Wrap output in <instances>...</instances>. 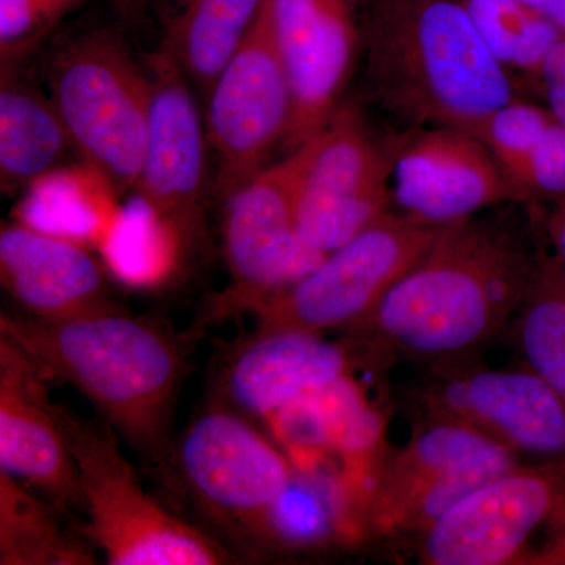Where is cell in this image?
<instances>
[{"instance_id":"obj_1","label":"cell","mask_w":565,"mask_h":565,"mask_svg":"<svg viewBox=\"0 0 565 565\" xmlns=\"http://www.w3.org/2000/svg\"><path fill=\"white\" fill-rule=\"evenodd\" d=\"M539 255L516 226L498 218L441 226L355 330L435 366L457 364L514 321Z\"/></svg>"},{"instance_id":"obj_2","label":"cell","mask_w":565,"mask_h":565,"mask_svg":"<svg viewBox=\"0 0 565 565\" xmlns=\"http://www.w3.org/2000/svg\"><path fill=\"white\" fill-rule=\"evenodd\" d=\"M363 61L367 95L401 128L475 134L526 96L459 0H366Z\"/></svg>"},{"instance_id":"obj_3","label":"cell","mask_w":565,"mask_h":565,"mask_svg":"<svg viewBox=\"0 0 565 565\" xmlns=\"http://www.w3.org/2000/svg\"><path fill=\"white\" fill-rule=\"evenodd\" d=\"M0 333L90 401L103 422L162 475L184 356L158 323L117 305L63 319L0 316Z\"/></svg>"},{"instance_id":"obj_4","label":"cell","mask_w":565,"mask_h":565,"mask_svg":"<svg viewBox=\"0 0 565 565\" xmlns=\"http://www.w3.org/2000/svg\"><path fill=\"white\" fill-rule=\"evenodd\" d=\"M58 423L76 465L82 537L111 565H218L232 555L200 527L172 514L147 493L121 455L107 423L88 422L55 404Z\"/></svg>"},{"instance_id":"obj_5","label":"cell","mask_w":565,"mask_h":565,"mask_svg":"<svg viewBox=\"0 0 565 565\" xmlns=\"http://www.w3.org/2000/svg\"><path fill=\"white\" fill-rule=\"evenodd\" d=\"M47 88L71 143L104 180L136 189L150 128L151 79L117 33L65 41L46 68Z\"/></svg>"},{"instance_id":"obj_6","label":"cell","mask_w":565,"mask_h":565,"mask_svg":"<svg viewBox=\"0 0 565 565\" xmlns=\"http://www.w3.org/2000/svg\"><path fill=\"white\" fill-rule=\"evenodd\" d=\"M440 228L386 214L253 310L256 332L355 330L433 247Z\"/></svg>"},{"instance_id":"obj_7","label":"cell","mask_w":565,"mask_h":565,"mask_svg":"<svg viewBox=\"0 0 565 565\" xmlns=\"http://www.w3.org/2000/svg\"><path fill=\"white\" fill-rule=\"evenodd\" d=\"M523 463L470 424L429 414L411 441L375 473L364 501L379 534H423L465 497Z\"/></svg>"},{"instance_id":"obj_8","label":"cell","mask_w":565,"mask_h":565,"mask_svg":"<svg viewBox=\"0 0 565 565\" xmlns=\"http://www.w3.org/2000/svg\"><path fill=\"white\" fill-rule=\"evenodd\" d=\"M182 482L215 525L266 544L267 525L294 470L280 448L232 404L210 405L174 451Z\"/></svg>"},{"instance_id":"obj_9","label":"cell","mask_w":565,"mask_h":565,"mask_svg":"<svg viewBox=\"0 0 565 565\" xmlns=\"http://www.w3.org/2000/svg\"><path fill=\"white\" fill-rule=\"evenodd\" d=\"M204 128L217 158L215 191L225 199L264 169L291 129V81L275 33L273 0L204 96Z\"/></svg>"},{"instance_id":"obj_10","label":"cell","mask_w":565,"mask_h":565,"mask_svg":"<svg viewBox=\"0 0 565 565\" xmlns=\"http://www.w3.org/2000/svg\"><path fill=\"white\" fill-rule=\"evenodd\" d=\"M300 170L302 151L296 148L223 199V255L232 285L217 300L215 316L255 310L326 258L297 228Z\"/></svg>"},{"instance_id":"obj_11","label":"cell","mask_w":565,"mask_h":565,"mask_svg":"<svg viewBox=\"0 0 565 565\" xmlns=\"http://www.w3.org/2000/svg\"><path fill=\"white\" fill-rule=\"evenodd\" d=\"M386 214L415 225L467 221L523 204L484 141L455 128H401L384 137Z\"/></svg>"},{"instance_id":"obj_12","label":"cell","mask_w":565,"mask_h":565,"mask_svg":"<svg viewBox=\"0 0 565 565\" xmlns=\"http://www.w3.org/2000/svg\"><path fill=\"white\" fill-rule=\"evenodd\" d=\"M297 148L296 222L308 244L337 250L386 215L384 139H375L359 107L341 103Z\"/></svg>"},{"instance_id":"obj_13","label":"cell","mask_w":565,"mask_h":565,"mask_svg":"<svg viewBox=\"0 0 565 565\" xmlns=\"http://www.w3.org/2000/svg\"><path fill=\"white\" fill-rule=\"evenodd\" d=\"M151 79L150 128L136 191L174 234L180 247L204 239L206 128L188 76L169 51L148 66Z\"/></svg>"},{"instance_id":"obj_14","label":"cell","mask_w":565,"mask_h":565,"mask_svg":"<svg viewBox=\"0 0 565 565\" xmlns=\"http://www.w3.org/2000/svg\"><path fill=\"white\" fill-rule=\"evenodd\" d=\"M419 399L433 415L470 424L519 459L565 460V404L533 367L441 366Z\"/></svg>"},{"instance_id":"obj_15","label":"cell","mask_w":565,"mask_h":565,"mask_svg":"<svg viewBox=\"0 0 565 565\" xmlns=\"http://www.w3.org/2000/svg\"><path fill=\"white\" fill-rule=\"evenodd\" d=\"M564 489L565 460L520 463L419 534V556L430 565H519L535 526Z\"/></svg>"},{"instance_id":"obj_16","label":"cell","mask_w":565,"mask_h":565,"mask_svg":"<svg viewBox=\"0 0 565 565\" xmlns=\"http://www.w3.org/2000/svg\"><path fill=\"white\" fill-rule=\"evenodd\" d=\"M275 33L291 81L286 147L296 150L343 103L363 57L366 0H273Z\"/></svg>"},{"instance_id":"obj_17","label":"cell","mask_w":565,"mask_h":565,"mask_svg":"<svg viewBox=\"0 0 565 565\" xmlns=\"http://www.w3.org/2000/svg\"><path fill=\"white\" fill-rule=\"evenodd\" d=\"M50 371L0 333V470L61 512L81 509L76 465L50 396Z\"/></svg>"},{"instance_id":"obj_18","label":"cell","mask_w":565,"mask_h":565,"mask_svg":"<svg viewBox=\"0 0 565 565\" xmlns=\"http://www.w3.org/2000/svg\"><path fill=\"white\" fill-rule=\"evenodd\" d=\"M0 280L24 315L63 319L114 307L102 264L77 241L2 223Z\"/></svg>"},{"instance_id":"obj_19","label":"cell","mask_w":565,"mask_h":565,"mask_svg":"<svg viewBox=\"0 0 565 565\" xmlns=\"http://www.w3.org/2000/svg\"><path fill=\"white\" fill-rule=\"evenodd\" d=\"M348 343L300 330L256 332L226 364V401L245 415L270 418L305 394L351 375Z\"/></svg>"},{"instance_id":"obj_20","label":"cell","mask_w":565,"mask_h":565,"mask_svg":"<svg viewBox=\"0 0 565 565\" xmlns=\"http://www.w3.org/2000/svg\"><path fill=\"white\" fill-rule=\"evenodd\" d=\"M152 2L161 22L163 50L206 96L250 31L264 0Z\"/></svg>"},{"instance_id":"obj_21","label":"cell","mask_w":565,"mask_h":565,"mask_svg":"<svg viewBox=\"0 0 565 565\" xmlns=\"http://www.w3.org/2000/svg\"><path fill=\"white\" fill-rule=\"evenodd\" d=\"M71 143L50 96L2 65L0 184L6 193L32 188L55 172Z\"/></svg>"},{"instance_id":"obj_22","label":"cell","mask_w":565,"mask_h":565,"mask_svg":"<svg viewBox=\"0 0 565 565\" xmlns=\"http://www.w3.org/2000/svg\"><path fill=\"white\" fill-rule=\"evenodd\" d=\"M289 448L363 456L381 437V419L351 375L305 394L270 416Z\"/></svg>"},{"instance_id":"obj_23","label":"cell","mask_w":565,"mask_h":565,"mask_svg":"<svg viewBox=\"0 0 565 565\" xmlns=\"http://www.w3.org/2000/svg\"><path fill=\"white\" fill-rule=\"evenodd\" d=\"M57 511L31 487L0 470V564H95V546L66 533Z\"/></svg>"},{"instance_id":"obj_24","label":"cell","mask_w":565,"mask_h":565,"mask_svg":"<svg viewBox=\"0 0 565 565\" xmlns=\"http://www.w3.org/2000/svg\"><path fill=\"white\" fill-rule=\"evenodd\" d=\"M479 35L523 92L537 90L542 66L563 39L552 21L522 0H459Z\"/></svg>"},{"instance_id":"obj_25","label":"cell","mask_w":565,"mask_h":565,"mask_svg":"<svg viewBox=\"0 0 565 565\" xmlns=\"http://www.w3.org/2000/svg\"><path fill=\"white\" fill-rule=\"evenodd\" d=\"M514 332L527 366L565 404V282L548 247H541L533 280L515 315Z\"/></svg>"},{"instance_id":"obj_26","label":"cell","mask_w":565,"mask_h":565,"mask_svg":"<svg viewBox=\"0 0 565 565\" xmlns=\"http://www.w3.org/2000/svg\"><path fill=\"white\" fill-rule=\"evenodd\" d=\"M555 121L556 118L544 103L530 102L527 96H520L494 110L476 129L473 136L484 141L505 177L512 182L527 154Z\"/></svg>"},{"instance_id":"obj_27","label":"cell","mask_w":565,"mask_h":565,"mask_svg":"<svg viewBox=\"0 0 565 565\" xmlns=\"http://www.w3.org/2000/svg\"><path fill=\"white\" fill-rule=\"evenodd\" d=\"M88 0H0L2 63L20 61L33 43Z\"/></svg>"},{"instance_id":"obj_28","label":"cell","mask_w":565,"mask_h":565,"mask_svg":"<svg viewBox=\"0 0 565 565\" xmlns=\"http://www.w3.org/2000/svg\"><path fill=\"white\" fill-rule=\"evenodd\" d=\"M512 184L523 204L555 202L565 196V126L553 122L552 128L527 154Z\"/></svg>"},{"instance_id":"obj_29","label":"cell","mask_w":565,"mask_h":565,"mask_svg":"<svg viewBox=\"0 0 565 565\" xmlns=\"http://www.w3.org/2000/svg\"><path fill=\"white\" fill-rule=\"evenodd\" d=\"M519 565H565V489L535 526Z\"/></svg>"},{"instance_id":"obj_30","label":"cell","mask_w":565,"mask_h":565,"mask_svg":"<svg viewBox=\"0 0 565 565\" xmlns=\"http://www.w3.org/2000/svg\"><path fill=\"white\" fill-rule=\"evenodd\" d=\"M535 95L541 96L553 117L565 126V33L542 66Z\"/></svg>"},{"instance_id":"obj_31","label":"cell","mask_w":565,"mask_h":565,"mask_svg":"<svg viewBox=\"0 0 565 565\" xmlns=\"http://www.w3.org/2000/svg\"><path fill=\"white\" fill-rule=\"evenodd\" d=\"M542 215V233L550 252L555 256L565 282V196L555 202L545 203Z\"/></svg>"},{"instance_id":"obj_32","label":"cell","mask_w":565,"mask_h":565,"mask_svg":"<svg viewBox=\"0 0 565 565\" xmlns=\"http://www.w3.org/2000/svg\"><path fill=\"white\" fill-rule=\"evenodd\" d=\"M565 32V0H522Z\"/></svg>"},{"instance_id":"obj_33","label":"cell","mask_w":565,"mask_h":565,"mask_svg":"<svg viewBox=\"0 0 565 565\" xmlns=\"http://www.w3.org/2000/svg\"><path fill=\"white\" fill-rule=\"evenodd\" d=\"M109 2L115 3L121 11L125 13H134L140 9L143 3L150 2V0H109Z\"/></svg>"}]
</instances>
